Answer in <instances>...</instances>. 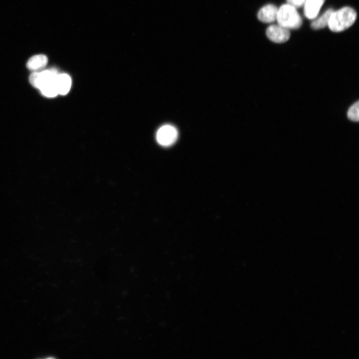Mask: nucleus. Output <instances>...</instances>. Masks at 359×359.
I'll return each instance as SVG.
<instances>
[{
  "mask_svg": "<svg viewBox=\"0 0 359 359\" xmlns=\"http://www.w3.org/2000/svg\"><path fill=\"white\" fill-rule=\"evenodd\" d=\"M357 16V13L353 8L344 7L332 13L328 25L331 30L341 32L352 26Z\"/></svg>",
  "mask_w": 359,
  "mask_h": 359,
  "instance_id": "1",
  "label": "nucleus"
},
{
  "mask_svg": "<svg viewBox=\"0 0 359 359\" xmlns=\"http://www.w3.org/2000/svg\"><path fill=\"white\" fill-rule=\"evenodd\" d=\"M276 20L279 25L287 29L298 28L302 23L296 8L288 4H283L278 9Z\"/></svg>",
  "mask_w": 359,
  "mask_h": 359,
  "instance_id": "2",
  "label": "nucleus"
},
{
  "mask_svg": "<svg viewBox=\"0 0 359 359\" xmlns=\"http://www.w3.org/2000/svg\"><path fill=\"white\" fill-rule=\"evenodd\" d=\"M178 132L177 129L171 125L161 127L157 132V140L159 144L168 147L173 145L177 140Z\"/></svg>",
  "mask_w": 359,
  "mask_h": 359,
  "instance_id": "3",
  "label": "nucleus"
},
{
  "mask_svg": "<svg viewBox=\"0 0 359 359\" xmlns=\"http://www.w3.org/2000/svg\"><path fill=\"white\" fill-rule=\"evenodd\" d=\"M58 73L55 69H50L41 72H34L29 76V82L35 88L40 89L45 83L56 79Z\"/></svg>",
  "mask_w": 359,
  "mask_h": 359,
  "instance_id": "4",
  "label": "nucleus"
},
{
  "mask_svg": "<svg viewBox=\"0 0 359 359\" xmlns=\"http://www.w3.org/2000/svg\"><path fill=\"white\" fill-rule=\"evenodd\" d=\"M268 38L276 43H283L287 41L290 36L288 29L280 25H271L266 29Z\"/></svg>",
  "mask_w": 359,
  "mask_h": 359,
  "instance_id": "5",
  "label": "nucleus"
},
{
  "mask_svg": "<svg viewBox=\"0 0 359 359\" xmlns=\"http://www.w3.org/2000/svg\"><path fill=\"white\" fill-rule=\"evenodd\" d=\"M278 8L274 4H269L262 7L258 11L257 17L265 23H270L276 20Z\"/></svg>",
  "mask_w": 359,
  "mask_h": 359,
  "instance_id": "6",
  "label": "nucleus"
},
{
  "mask_svg": "<svg viewBox=\"0 0 359 359\" xmlns=\"http://www.w3.org/2000/svg\"><path fill=\"white\" fill-rule=\"evenodd\" d=\"M325 0H306L304 3V14L308 18L313 19L318 15Z\"/></svg>",
  "mask_w": 359,
  "mask_h": 359,
  "instance_id": "7",
  "label": "nucleus"
},
{
  "mask_svg": "<svg viewBox=\"0 0 359 359\" xmlns=\"http://www.w3.org/2000/svg\"><path fill=\"white\" fill-rule=\"evenodd\" d=\"M56 85L58 94L62 95L67 94L71 86L70 77L67 74H58L56 79Z\"/></svg>",
  "mask_w": 359,
  "mask_h": 359,
  "instance_id": "8",
  "label": "nucleus"
},
{
  "mask_svg": "<svg viewBox=\"0 0 359 359\" xmlns=\"http://www.w3.org/2000/svg\"><path fill=\"white\" fill-rule=\"evenodd\" d=\"M47 57L43 54H38L31 57L28 61L26 66L31 70H38L44 68L47 64Z\"/></svg>",
  "mask_w": 359,
  "mask_h": 359,
  "instance_id": "9",
  "label": "nucleus"
},
{
  "mask_svg": "<svg viewBox=\"0 0 359 359\" xmlns=\"http://www.w3.org/2000/svg\"><path fill=\"white\" fill-rule=\"evenodd\" d=\"M56 79L57 78L45 83L39 89L44 96L47 97H54L58 94Z\"/></svg>",
  "mask_w": 359,
  "mask_h": 359,
  "instance_id": "10",
  "label": "nucleus"
},
{
  "mask_svg": "<svg viewBox=\"0 0 359 359\" xmlns=\"http://www.w3.org/2000/svg\"><path fill=\"white\" fill-rule=\"evenodd\" d=\"M333 9L330 8L326 10L320 17L314 20L311 24V27L315 29L322 28L328 25Z\"/></svg>",
  "mask_w": 359,
  "mask_h": 359,
  "instance_id": "11",
  "label": "nucleus"
},
{
  "mask_svg": "<svg viewBox=\"0 0 359 359\" xmlns=\"http://www.w3.org/2000/svg\"><path fill=\"white\" fill-rule=\"evenodd\" d=\"M359 101L354 103L349 109L347 113L348 118L354 122H358L359 119Z\"/></svg>",
  "mask_w": 359,
  "mask_h": 359,
  "instance_id": "12",
  "label": "nucleus"
},
{
  "mask_svg": "<svg viewBox=\"0 0 359 359\" xmlns=\"http://www.w3.org/2000/svg\"><path fill=\"white\" fill-rule=\"evenodd\" d=\"M288 4L296 8H299L304 5L306 0H286Z\"/></svg>",
  "mask_w": 359,
  "mask_h": 359,
  "instance_id": "13",
  "label": "nucleus"
}]
</instances>
